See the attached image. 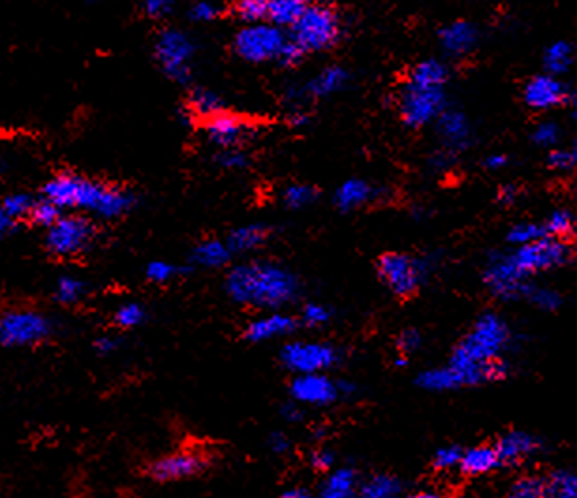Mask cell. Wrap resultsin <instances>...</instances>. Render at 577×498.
<instances>
[{
  "label": "cell",
  "instance_id": "6da1fadb",
  "mask_svg": "<svg viewBox=\"0 0 577 498\" xmlns=\"http://www.w3.org/2000/svg\"><path fill=\"white\" fill-rule=\"evenodd\" d=\"M572 247L566 239L544 237L529 245L517 247L514 254L495 258L485 269V284L499 299H517L525 296L527 279L570 262Z\"/></svg>",
  "mask_w": 577,
  "mask_h": 498
},
{
  "label": "cell",
  "instance_id": "7a4b0ae2",
  "mask_svg": "<svg viewBox=\"0 0 577 498\" xmlns=\"http://www.w3.org/2000/svg\"><path fill=\"white\" fill-rule=\"evenodd\" d=\"M226 292L239 305L281 311L296 301L299 281L284 265L256 260L235 265L226 277Z\"/></svg>",
  "mask_w": 577,
  "mask_h": 498
},
{
  "label": "cell",
  "instance_id": "3957f363",
  "mask_svg": "<svg viewBox=\"0 0 577 498\" xmlns=\"http://www.w3.org/2000/svg\"><path fill=\"white\" fill-rule=\"evenodd\" d=\"M44 198L61 209H81L96 217L117 218L134 205L132 194L117 187H108L76 173H61L49 179Z\"/></svg>",
  "mask_w": 577,
  "mask_h": 498
},
{
  "label": "cell",
  "instance_id": "277c9868",
  "mask_svg": "<svg viewBox=\"0 0 577 498\" xmlns=\"http://www.w3.org/2000/svg\"><path fill=\"white\" fill-rule=\"evenodd\" d=\"M510 344V327L499 314H482L470 329L463 343L455 348V354L478 363H493L502 358V352Z\"/></svg>",
  "mask_w": 577,
  "mask_h": 498
},
{
  "label": "cell",
  "instance_id": "5b68a950",
  "mask_svg": "<svg viewBox=\"0 0 577 498\" xmlns=\"http://www.w3.org/2000/svg\"><path fill=\"white\" fill-rule=\"evenodd\" d=\"M343 23L335 8L328 4H311L309 10L292 29V40L303 47L305 53L324 51L341 40Z\"/></svg>",
  "mask_w": 577,
  "mask_h": 498
},
{
  "label": "cell",
  "instance_id": "8992f818",
  "mask_svg": "<svg viewBox=\"0 0 577 498\" xmlns=\"http://www.w3.org/2000/svg\"><path fill=\"white\" fill-rule=\"evenodd\" d=\"M53 324L42 312L31 309L6 311L0 318V341L8 348H25L46 341Z\"/></svg>",
  "mask_w": 577,
  "mask_h": 498
},
{
  "label": "cell",
  "instance_id": "52a82bcc",
  "mask_svg": "<svg viewBox=\"0 0 577 498\" xmlns=\"http://www.w3.org/2000/svg\"><path fill=\"white\" fill-rule=\"evenodd\" d=\"M94 237L96 228L91 218L68 215L59 218L51 228H47L46 247L53 256L70 258L89 249L93 245Z\"/></svg>",
  "mask_w": 577,
  "mask_h": 498
},
{
  "label": "cell",
  "instance_id": "ba28073f",
  "mask_svg": "<svg viewBox=\"0 0 577 498\" xmlns=\"http://www.w3.org/2000/svg\"><path fill=\"white\" fill-rule=\"evenodd\" d=\"M288 36L273 23L247 25L235 36V53L249 63H267L279 57Z\"/></svg>",
  "mask_w": 577,
  "mask_h": 498
},
{
  "label": "cell",
  "instance_id": "9c48e42d",
  "mask_svg": "<svg viewBox=\"0 0 577 498\" xmlns=\"http://www.w3.org/2000/svg\"><path fill=\"white\" fill-rule=\"evenodd\" d=\"M339 359V350L322 341H292L281 352L282 365L296 374L328 373Z\"/></svg>",
  "mask_w": 577,
  "mask_h": 498
},
{
  "label": "cell",
  "instance_id": "30bf717a",
  "mask_svg": "<svg viewBox=\"0 0 577 498\" xmlns=\"http://www.w3.org/2000/svg\"><path fill=\"white\" fill-rule=\"evenodd\" d=\"M425 275L420 260L403 254L388 252L378 260V277L395 296L408 297L418 292Z\"/></svg>",
  "mask_w": 577,
  "mask_h": 498
},
{
  "label": "cell",
  "instance_id": "8fae6325",
  "mask_svg": "<svg viewBox=\"0 0 577 498\" xmlns=\"http://www.w3.org/2000/svg\"><path fill=\"white\" fill-rule=\"evenodd\" d=\"M196 47L185 32L164 31L156 40V61L164 74H168L177 83H187L190 79V64L194 59Z\"/></svg>",
  "mask_w": 577,
  "mask_h": 498
},
{
  "label": "cell",
  "instance_id": "7c38bea8",
  "mask_svg": "<svg viewBox=\"0 0 577 498\" xmlns=\"http://www.w3.org/2000/svg\"><path fill=\"white\" fill-rule=\"evenodd\" d=\"M207 465L209 461L205 453L187 450L158 457L147 468V474L158 483L181 482L202 474Z\"/></svg>",
  "mask_w": 577,
  "mask_h": 498
},
{
  "label": "cell",
  "instance_id": "4fadbf2b",
  "mask_svg": "<svg viewBox=\"0 0 577 498\" xmlns=\"http://www.w3.org/2000/svg\"><path fill=\"white\" fill-rule=\"evenodd\" d=\"M290 395L299 405L314 408L333 405L343 399L339 382L329 378L328 373L296 374L290 384Z\"/></svg>",
  "mask_w": 577,
  "mask_h": 498
},
{
  "label": "cell",
  "instance_id": "5bb4252c",
  "mask_svg": "<svg viewBox=\"0 0 577 498\" xmlns=\"http://www.w3.org/2000/svg\"><path fill=\"white\" fill-rule=\"evenodd\" d=\"M442 106V89H418L406 85L401 96V115L406 125L420 128L427 125Z\"/></svg>",
  "mask_w": 577,
  "mask_h": 498
},
{
  "label": "cell",
  "instance_id": "9a60e30c",
  "mask_svg": "<svg viewBox=\"0 0 577 498\" xmlns=\"http://www.w3.org/2000/svg\"><path fill=\"white\" fill-rule=\"evenodd\" d=\"M297 324L299 322L296 318L286 312L269 311L250 322L245 329V337L250 343H269V341H277L294 333Z\"/></svg>",
  "mask_w": 577,
  "mask_h": 498
},
{
  "label": "cell",
  "instance_id": "2e32d148",
  "mask_svg": "<svg viewBox=\"0 0 577 498\" xmlns=\"http://www.w3.org/2000/svg\"><path fill=\"white\" fill-rule=\"evenodd\" d=\"M209 141L219 149H237L243 141L249 138L250 126L230 113H220L209 119L205 125Z\"/></svg>",
  "mask_w": 577,
  "mask_h": 498
},
{
  "label": "cell",
  "instance_id": "e0dca14e",
  "mask_svg": "<svg viewBox=\"0 0 577 498\" xmlns=\"http://www.w3.org/2000/svg\"><path fill=\"white\" fill-rule=\"evenodd\" d=\"M564 100H566L564 85L559 79L551 76H536L525 87V102L529 108H557Z\"/></svg>",
  "mask_w": 577,
  "mask_h": 498
},
{
  "label": "cell",
  "instance_id": "ac0fdd59",
  "mask_svg": "<svg viewBox=\"0 0 577 498\" xmlns=\"http://www.w3.org/2000/svg\"><path fill=\"white\" fill-rule=\"evenodd\" d=\"M495 448L499 452L502 465H515L538 452L540 442L536 436L529 435L525 431H510L500 436Z\"/></svg>",
  "mask_w": 577,
  "mask_h": 498
},
{
  "label": "cell",
  "instance_id": "d6986e66",
  "mask_svg": "<svg viewBox=\"0 0 577 498\" xmlns=\"http://www.w3.org/2000/svg\"><path fill=\"white\" fill-rule=\"evenodd\" d=\"M359 478L356 470L343 467L331 470L320 485L316 498H359Z\"/></svg>",
  "mask_w": 577,
  "mask_h": 498
},
{
  "label": "cell",
  "instance_id": "ffe728a7",
  "mask_svg": "<svg viewBox=\"0 0 577 498\" xmlns=\"http://www.w3.org/2000/svg\"><path fill=\"white\" fill-rule=\"evenodd\" d=\"M499 465L502 463H500V455L495 446H476L463 452L459 470L467 476H484L493 472Z\"/></svg>",
  "mask_w": 577,
  "mask_h": 498
},
{
  "label": "cell",
  "instance_id": "44dd1931",
  "mask_svg": "<svg viewBox=\"0 0 577 498\" xmlns=\"http://www.w3.org/2000/svg\"><path fill=\"white\" fill-rule=\"evenodd\" d=\"M34 200L29 194H12L6 196L0 207V232L12 234L21 218L31 217Z\"/></svg>",
  "mask_w": 577,
  "mask_h": 498
},
{
  "label": "cell",
  "instance_id": "7402d4cb",
  "mask_svg": "<svg viewBox=\"0 0 577 498\" xmlns=\"http://www.w3.org/2000/svg\"><path fill=\"white\" fill-rule=\"evenodd\" d=\"M232 254L234 252L226 241L207 239V241L198 243L192 250V262L200 265V267H207V269H217V267L228 264Z\"/></svg>",
  "mask_w": 577,
  "mask_h": 498
},
{
  "label": "cell",
  "instance_id": "603a6c76",
  "mask_svg": "<svg viewBox=\"0 0 577 498\" xmlns=\"http://www.w3.org/2000/svg\"><path fill=\"white\" fill-rule=\"evenodd\" d=\"M269 239V228L264 224H247L235 228L232 234L228 235L226 243L234 254L250 252V250L260 249Z\"/></svg>",
  "mask_w": 577,
  "mask_h": 498
},
{
  "label": "cell",
  "instance_id": "cb8c5ba5",
  "mask_svg": "<svg viewBox=\"0 0 577 498\" xmlns=\"http://www.w3.org/2000/svg\"><path fill=\"white\" fill-rule=\"evenodd\" d=\"M311 4V0H271L269 21L281 29L282 27L294 29Z\"/></svg>",
  "mask_w": 577,
  "mask_h": 498
},
{
  "label": "cell",
  "instance_id": "d4e9b609",
  "mask_svg": "<svg viewBox=\"0 0 577 498\" xmlns=\"http://www.w3.org/2000/svg\"><path fill=\"white\" fill-rule=\"evenodd\" d=\"M375 196V190L371 188L369 183L361 181V179H350L343 183L337 194H335V203L341 211H354L361 205L369 202Z\"/></svg>",
  "mask_w": 577,
  "mask_h": 498
},
{
  "label": "cell",
  "instance_id": "484cf974",
  "mask_svg": "<svg viewBox=\"0 0 577 498\" xmlns=\"http://www.w3.org/2000/svg\"><path fill=\"white\" fill-rule=\"evenodd\" d=\"M448 79V70L437 61H423L416 64L408 76V85L418 89H442Z\"/></svg>",
  "mask_w": 577,
  "mask_h": 498
},
{
  "label": "cell",
  "instance_id": "4316f807",
  "mask_svg": "<svg viewBox=\"0 0 577 498\" xmlns=\"http://www.w3.org/2000/svg\"><path fill=\"white\" fill-rule=\"evenodd\" d=\"M359 498H403V483L391 474H375L361 482Z\"/></svg>",
  "mask_w": 577,
  "mask_h": 498
},
{
  "label": "cell",
  "instance_id": "83f0119b",
  "mask_svg": "<svg viewBox=\"0 0 577 498\" xmlns=\"http://www.w3.org/2000/svg\"><path fill=\"white\" fill-rule=\"evenodd\" d=\"M346 81H348L346 70H343L341 66H329L307 85V94L316 98H324L329 94L339 93L346 85Z\"/></svg>",
  "mask_w": 577,
  "mask_h": 498
},
{
  "label": "cell",
  "instance_id": "f1b7e54d",
  "mask_svg": "<svg viewBox=\"0 0 577 498\" xmlns=\"http://www.w3.org/2000/svg\"><path fill=\"white\" fill-rule=\"evenodd\" d=\"M418 384L427 391H453L461 388V384H459V380H457V376L453 373L450 365L423 371L418 376Z\"/></svg>",
  "mask_w": 577,
  "mask_h": 498
},
{
  "label": "cell",
  "instance_id": "f546056e",
  "mask_svg": "<svg viewBox=\"0 0 577 498\" xmlns=\"http://www.w3.org/2000/svg\"><path fill=\"white\" fill-rule=\"evenodd\" d=\"M547 482V498H577V472L557 470Z\"/></svg>",
  "mask_w": 577,
  "mask_h": 498
},
{
  "label": "cell",
  "instance_id": "4dcf8cb0",
  "mask_svg": "<svg viewBox=\"0 0 577 498\" xmlns=\"http://www.w3.org/2000/svg\"><path fill=\"white\" fill-rule=\"evenodd\" d=\"M190 108L203 119H213L220 113H224L222 109V98L219 94L209 91V89H198L190 96Z\"/></svg>",
  "mask_w": 577,
  "mask_h": 498
},
{
  "label": "cell",
  "instance_id": "1f68e13d",
  "mask_svg": "<svg viewBox=\"0 0 577 498\" xmlns=\"http://www.w3.org/2000/svg\"><path fill=\"white\" fill-rule=\"evenodd\" d=\"M87 294V284L72 277V275H64L57 284H55V299L63 305H76Z\"/></svg>",
  "mask_w": 577,
  "mask_h": 498
},
{
  "label": "cell",
  "instance_id": "d6a6232c",
  "mask_svg": "<svg viewBox=\"0 0 577 498\" xmlns=\"http://www.w3.org/2000/svg\"><path fill=\"white\" fill-rule=\"evenodd\" d=\"M546 232L549 237H557V239H568L570 235L577 232V217L572 211H555L551 217L547 218Z\"/></svg>",
  "mask_w": 577,
  "mask_h": 498
},
{
  "label": "cell",
  "instance_id": "836d02e7",
  "mask_svg": "<svg viewBox=\"0 0 577 498\" xmlns=\"http://www.w3.org/2000/svg\"><path fill=\"white\" fill-rule=\"evenodd\" d=\"M474 42V31L467 23H455L442 31V44L453 53L465 51Z\"/></svg>",
  "mask_w": 577,
  "mask_h": 498
},
{
  "label": "cell",
  "instance_id": "e575fe53",
  "mask_svg": "<svg viewBox=\"0 0 577 498\" xmlns=\"http://www.w3.org/2000/svg\"><path fill=\"white\" fill-rule=\"evenodd\" d=\"M506 498H547V482L540 476H523L510 487Z\"/></svg>",
  "mask_w": 577,
  "mask_h": 498
},
{
  "label": "cell",
  "instance_id": "d590c367",
  "mask_svg": "<svg viewBox=\"0 0 577 498\" xmlns=\"http://www.w3.org/2000/svg\"><path fill=\"white\" fill-rule=\"evenodd\" d=\"M269 4L271 0H239L235 4V14L247 25L264 23V19H269Z\"/></svg>",
  "mask_w": 577,
  "mask_h": 498
},
{
  "label": "cell",
  "instance_id": "8d00e7d4",
  "mask_svg": "<svg viewBox=\"0 0 577 498\" xmlns=\"http://www.w3.org/2000/svg\"><path fill=\"white\" fill-rule=\"evenodd\" d=\"M318 196V192L311 187V185H290V187L284 188L282 190V203L288 207V209H303V207H309L311 203H314Z\"/></svg>",
  "mask_w": 577,
  "mask_h": 498
},
{
  "label": "cell",
  "instance_id": "74e56055",
  "mask_svg": "<svg viewBox=\"0 0 577 498\" xmlns=\"http://www.w3.org/2000/svg\"><path fill=\"white\" fill-rule=\"evenodd\" d=\"M145 309L141 307L140 303H125L121 305L117 311H115V316H113V322L121 329H134V327L141 326L145 322Z\"/></svg>",
  "mask_w": 577,
  "mask_h": 498
},
{
  "label": "cell",
  "instance_id": "f35d334b",
  "mask_svg": "<svg viewBox=\"0 0 577 498\" xmlns=\"http://www.w3.org/2000/svg\"><path fill=\"white\" fill-rule=\"evenodd\" d=\"M510 241L515 243L517 247H523V245H529V243H534V241H540L544 237H549L546 232V226L544 224H534V222H525V224H517L515 228H512L510 232Z\"/></svg>",
  "mask_w": 577,
  "mask_h": 498
},
{
  "label": "cell",
  "instance_id": "ab89813d",
  "mask_svg": "<svg viewBox=\"0 0 577 498\" xmlns=\"http://www.w3.org/2000/svg\"><path fill=\"white\" fill-rule=\"evenodd\" d=\"M331 316L333 312L329 309L328 305H322V303H307L301 311V316H299V322L303 326L312 327H324L328 326L331 322Z\"/></svg>",
  "mask_w": 577,
  "mask_h": 498
},
{
  "label": "cell",
  "instance_id": "60d3db41",
  "mask_svg": "<svg viewBox=\"0 0 577 498\" xmlns=\"http://www.w3.org/2000/svg\"><path fill=\"white\" fill-rule=\"evenodd\" d=\"M61 207H57L55 203L49 202L47 198L40 200V202L34 203L32 207L31 220L36 224V226H42V228H51L59 218L63 217L61 215Z\"/></svg>",
  "mask_w": 577,
  "mask_h": 498
},
{
  "label": "cell",
  "instance_id": "b9f144b4",
  "mask_svg": "<svg viewBox=\"0 0 577 498\" xmlns=\"http://www.w3.org/2000/svg\"><path fill=\"white\" fill-rule=\"evenodd\" d=\"M523 297H527L534 307H538L542 311H555L561 305V296L549 288H529L527 286Z\"/></svg>",
  "mask_w": 577,
  "mask_h": 498
},
{
  "label": "cell",
  "instance_id": "7bdbcfd3",
  "mask_svg": "<svg viewBox=\"0 0 577 498\" xmlns=\"http://www.w3.org/2000/svg\"><path fill=\"white\" fill-rule=\"evenodd\" d=\"M179 273H181V269L177 265L164 262V260H155L145 267V277L155 284H166V282L173 281Z\"/></svg>",
  "mask_w": 577,
  "mask_h": 498
},
{
  "label": "cell",
  "instance_id": "ee69618b",
  "mask_svg": "<svg viewBox=\"0 0 577 498\" xmlns=\"http://www.w3.org/2000/svg\"><path fill=\"white\" fill-rule=\"evenodd\" d=\"M461 459H463V450H459L457 446H444L435 453V468L448 472L453 468L461 467Z\"/></svg>",
  "mask_w": 577,
  "mask_h": 498
},
{
  "label": "cell",
  "instance_id": "f6af8a7d",
  "mask_svg": "<svg viewBox=\"0 0 577 498\" xmlns=\"http://www.w3.org/2000/svg\"><path fill=\"white\" fill-rule=\"evenodd\" d=\"M570 57H572V49L564 44H557L551 47L547 53V66L553 72H561L568 64H570Z\"/></svg>",
  "mask_w": 577,
  "mask_h": 498
},
{
  "label": "cell",
  "instance_id": "bcb514c9",
  "mask_svg": "<svg viewBox=\"0 0 577 498\" xmlns=\"http://www.w3.org/2000/svg\"><path fill=\"white\" fill-rule=\"evenodd\" d=\"M219 164L228 170H243L249 166V158L237 147V149H224L219 155Z\"/></svg>",
  "mask_w": 577,
  "mask_h": 498
},
{
  "label": "cell",
  "instance_id": "7dc6e473",
  "mask_svg": "<svg viewBox=\"0 0 577 498\" xmlns=\"http://www.w3.org/2000/svg\"><path fill=\"white\" fill-rule=\"evenodd\" d=\"M220 16V10L209 0H200L190 8V17L198 23H207Z\"/></svg>",
  "mask_w": 577,
  "mask_h": 498
},
{
  "label": "cell",
  "instance_id": "c3c4849f",
  "mask_svg": "<svg viewBox=\"0 0 577 498\" xmlns=\"http://www.w3.org/2000/svg\"><path fill=\"white\" fill-rule=\"evenodd\" d=\"M420 346H422V335H420V331H416V329H405V331L399 335L397 348H399L401 356L414 354Z\"/></svg>",
  "mask_w": 577,
  "mask_h": 498
},
{
  "label": "cell",
  "instance_id": "681fc988",
  "mask_svg": "<svg viewBox=\"0 0 577 498\" xmlns=\"http://www.w3.org/2000/svg\"><path fill=\"white\" fill-rule=\"evenodd\" d=\"M305 57V51L303 47L299 46L297 42H294L292 38L286 40V44L281 49L277 61L282 64V66H294V64L299 63L301 59Z\"/></svg>",
  "mask_w": 577,
  "mask_h": 498
},
{
  "label": "cell",
  "instance_id": "f907efd6",
  "mask_svg": "<svg viewBox=\"0 0 577 498\" xmlns=\"http://www.w3.org/2000/svg\"><path fill=\"white\" fill-rule=\"evenodd\" d=\"M173 0H141V8L151 19H162L172 12Z\"/></svg>",
  "mask_w": 577,
  "mask_h": 498
},
{
  "label": "cell",
  "instance_id": "816d5d0a",
  "mask_svg": "<svg viewBox=\"0 0 577 498\" xmlns=\"http://www.w3.org/2000/svg\"><path fill=\"white\" fill-rule=\"evenodd\" d=\"M311 467L318 472H331L335 467V453L328 448H318L311 453Z\"/></svg>",
  "mask_w": 577,
  "mask_h": 498
},
{
  "label": "cell",
  "instance_id": "f5cc1de1",
  "mask_svg": "<svg viewBox=\"0 0 577 498\" xmlns=\"http://www.w3.org/2000/svg\"><path fill=\"white\" fill-rule=\"evenodd\" d=\"M267 446H269V450L275 453V455H284V453L292 450V440H290V436L286 435V433L275 431V433H271L269 438H267Z\"/></svg>",
  "mask_w": 577,
  "mask_h": 498
},
{
  "label": "cell",
  "instance_id": "db71d44e",
  "mask_svg": "<svg viewBox=\"0 0 577 498\" xmlns=\"http://www.w3.org/2000/svg\"><path fill=\"white\" fill-rule=\"evenodd\" d=\"M94 348H96L98 356L106 358V356H113L121 348V341L117 337H111V335H102L96 339Z\"/></svg>",
  "mask_w": 577,
  "mask_h": 498
},
{
  "label": "cell",
  "instance_id": "11a10c76",
  "mask_svg": "<svg viewBox=\"0 0 577 498\" xmlns=\"http://www.w3.org/2000/svg\"><path fill=\"white\" fill-rule=\"evenodd\" d=\"M574 162H576L574 155L564 153V151H553V153L549 155V166H551V168H557V170H566V168H570Z\"/></svg>",
  "mask_w": 577,
  "mask_h": 498
},
{
  "label": "cell",
  "instance_id": "9f6ffc18",
  "mask_svg": "<svg viewBox=\"0 0 577 498\" xmlns=\"http://www.w3.org/2000/svg\"><path fill=\"white\" fill-rule=\"evenodd\" d=\"M281 414L282 418L288 423H297V421L303 420V410H301V405L296 403V401L282 406Z\"/></svg>",
  "mask_w": 577,
  "mask_h": 498
},
{
  "label": "cell",
  "instance_id": "6f0895ef",
  "mask_svg": "<svg viewBox=\"0 0 577 498\" xmlns=\"http://www.w3.org/2000/svg\"><path fill=\"white\" fill-rule=\"evenodd\" d=\"M557 140V128L553 125H544L538 130V141L542 143H551Z\"/></svg>",
  "mask_w": 577,
  "mask_h": 498
},
{
  "label": "cell",
  "instance_id": "680465c9",
  "mask_svg": "<svg viewBox=\"0 0 577 498\" xmlns=\"http://www.w3.org/2000/svg\"><path fill=\"white\" fill-rule=\"evenodd\" d=\"M279 498H312V495L305 487H290Z\"/></svg>",
  "mask_w": 577,
  "mask_h": 498
},
{
  "label": "cell",
  "instance_id": "91938a15",
  "mask_svg": "<svg viewBox=\"0 0 577 498\" xmlns=\"http://www.w3.org/2000/svg\"><path fill=\"white\" fill-rule=\"evenodd\" d=\"M406 498H442L438 495L437 491H431V489H422V491H416L412 493L410 497Z\"/></svg>",
  "mask_w": 577,
  "mask_h": 498
},
{
  "label": "cell",
  "instance_id": "94428289",
  "mask_svg": "<svg viewBox=\"0 0 577 498\" xmlns=\"http://www.w3.org/2000/svg\"><path fill=\"white\" fill-rule=\"evenodd\" d=\"M504 158L502 156H495V158H489V166H502Z\"/></svg>",
  "mask_w": 577,
  "mask_h": 498
},
{
  "label": "cell",
  "instance_id": "6125c7cd",
  "mask_svg": "<svg viewBox=\"0 0 577 498\" xmlns=\"http://www.w3.org/2000/svg\"><path fill=\"white\" fill-rule=\"evenodd\" d=\"M574 158H576V160H577V149H576V155H574Z\"/></svg>",
  "mask_w": 577,
  "mask_h": 498
}]
</instances>
